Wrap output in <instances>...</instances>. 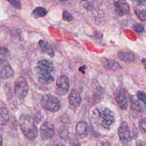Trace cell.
Returning a JSON list of instances; mask_svg holds the SVG:
<instances>
[{
  "label": "cell",
  "mask_w": 146,
  "mask_h": 146,
  "mask_svg": "<svg viewBox=\"0 0 146 146\" xmlns=\"http://www.w3.org/2000/svg\"><path fill=\"white\" fill-rule=\"evenodd\" d=\"M36 68L37 79L40 84L48 85L54 82L55 66L51 61L47 59L40 60L38 62Z\"/></svg>",
  "instance_id": "1"
},
{
  "label": "cell",
  "mask_w": 146,
  "mask_h": 146,
  "mask_svg": "<svg viewBox=\"0 0 146 146\" xmlns=\"http://www.w3.org/2000/svg\"><path fill=\"white\" fill-rule=\"evenodd\" d=\"M19 124L23 134L27 139L34 140L38 137V128L34 119L31 116L22 114L19 119Z\"/></svg>",
  "instance_id": "2"
},
{
  "label": "cell",
  "mask_w": 146,
  "mask_h": 146,
  "mask_svg": "<svg viewBox=\"0 0 146 146\" xmlns=\"http://www.w3.org/2000/svg\"><path fill=\"white\" fill-rule=\"evenodd\" d=\"M93 113L98 123L104 129H109L115 122L114 113L107 107H97L94 110Z\"/></svg>",
  "instance_id": "3"
},
{
  "label": "cell",
  "mask_w": 146,
  "mask_h": 146,
  "mask_svg": "<svg viewBox=\"0 0 146 146\" xmlns=\"http://www.w3.org/2000/svg\"><path fill=\"white\" fill-rule=\"evenodd\" d=\"M41 106L50 112L58 111L60 107V103L58 98L51 94L43 95L40 100Z\"/></svg>",
  "instance_id": "4"
},
{
  "label": "cell",
  "mask_w": 146,
  "mask_h": 146,
  "mask_svg": "<svg viewBox=\"0 0 146 146\" xmlns=\"http://www.w3.org/2000/svg\"><path fill=\"white\" fill-rule=\"evenodd\" d=\"M29 84L27 81L23 77H19L15 83L14 91L17 97L23 100L26 96L29 91Z\"/></svg>",
  "instance_id": "5"
},
{
  "label": "cell",
  "mask_w": 146,
  "mask_h": 146,
  "mask_svg": "<svg viewBox=\"0 0 146 146\" xmlns=\"http://www.w3.org/2000/svg\"><path fill=\"white\" fill-rule=\"evenodd\" d=\"M70 88V83L68 78L66 75L59 76L56 81L55 92L59 96H65L68 92Z\"/></svg>",
  "instance_id": "6"
},
{
  "label": "cell",
  "mask_w": 146,
  "mask_h": 146,
  "mask_svg": "<svg viewBox=\"0 0 146 146\" xmlns=\"http://www.w3.org/2000/svg\"><path fill=\"white\" fill-rule=\"evenodd\" d=\"M39 132L41 139L43 140L46 141L51 139L54 134L53 124L48 121H44L40 127Z\"/></svg>",
  "instance_id": "7"
},
{
  "label": "cell",
  "mask_w": 146,
  "mask_h": 146,
  "mask_svg": "<svg viewBox=\"0 0 146 146\" xmlns=\"http://www.w3.org/2000/svg\"><path fill=\"white\" fill-rule=\"evenodd\" d=\"M118 135L120 141L123 144H127L130 140L131 132L125 121L120 123L118 128Z\"/></svg>",
  "instance_id": "8"
},
{
  "label": "cell",
  "mask_w": 146,
  "mask_h": 146,
  "mask_svg": "<svg viewBox=\"0 0 146 146\" xmlns=\"http://www.w3.org/2000/svg\"><path fill=\"white\" fill-rule=\"evenodd\" d=\"M115 99L120 108L125 110L127 108L128 104L127 92L124 88H121L117 90L115 95Z\"/></svg>",
  "instance_id": "9"
},
{
  "label": "cell",
  "mask_w": 146,
  "mask_h": 146,
  "mask_svg": "<svg viewBox=\"0 0 146 146\" xmlns=\"http://www.w3.org/2000/svg\"><path fill=\"white\" fill-rule=\"evenodd\" d=\"M115 11L116 14L123 17L129 14L130 11V7L128 3L124 0H117L113 3Z\"/></svg>",
  "instance_id": "10"
},
{
  "label": "cell",
  "mask_w": 146,
  "mask_h": 146,
  "mask_svg": "<svg viewBox=\"0 0 146 146\" xmlns=\"http://www.w3.org/2000/svg\"><path fill=\"white\" fill-rule=\"evenodd\" d=\"M14 75V70L7 61L0 62V78L9 79Z\"/></svg>",
  "instance_id": "11"
},
{
  "label": "cell",
  "mask_w": 146,
  "mask_h": 146,
  "mask_svg": "<svg viewBox=\"0 0 146 146\" xmlns=\"http://www.w3.org/2000/svg\"><path fill=\"white\" fill-rule=\"evenodd\" d=\"M89 133V127L86 121L82 120L76 125V133L78 137L83 139L86 137Z\"/></svg>",
  "instance_id": "12"
},
{
  "label": "cell",
  "mask_w": 146,
  "mask_h": 146,
  "mask_svg": "<svg viewBox=\"0 0 146 146\" xmlns=\"http://www.w3.org/2000/svg\"><path fill=\"white\" fill-rule=\"evenodd\" d=\"M68 99L70 104L72 107L76 108L80 105L81 102V98L80 94L77 90L72 89L68 95Z\"/></svg>",
  "instance_id": "13"
},
{
  "label": "cell",
  "mask_w": 146,
  "mask_h": 146,
  "mask_svg": "<svg viewBox=\"0 0 146 146\" xmlns=\"http://www.w3.org/2000/svg\"><path fill=\"white\" fill-rule=\"evenodd\" d=\"M102 62L104 67L108 70L116 71L121 68L120 64L116 60L112 59L104 58Z\"/></svg>",
  "instance_id": "14"
},
{
  "label": "cell",
  "mask_w": 146,
  "mask_h": 146,
  "mask_svg": "<svg viewBox=\"0 0 146 146\" xmlns=\"http://www.w3.org/2000/svg\"><path fill=\"white\" fill-rule=\"evenodd\" d=\"M118 58L125 62H132L135 60V55L133 53L127 51H120L117 52Z\"/></svg>",
  "instance_id": "15"
},
{
  "label": "cell",
  "mask_w": 146,
  "mask_h": 146,
  "mask_svg": "<svg viewBox=\"0 0 146 146\" xmlns=\"http://www.w3.org/2000/svg\"><path fill=\"white\" fill-rule=\"evenodd\" d=\"M9 112L7 108H1L0 109V125H6L9 121Z\"/></svg>",
  "instance_id": "16"
},
{
  "label": "cell",
  "mask_w": 146,
  "mask_h": 146,
  "mask_svg": "<svg viewBox=\"0 0 146 146\" xmlns=\"http://www.w3.org/2000/svg\"><path fill=\"white\" fill-rule=\"evenodd\" d=\"M39 45L43 52L47 54L49 56H51V57H52L54 55L53 49L45 41H44L43 40H40L39 42Z\"/></svg>",
  "instance_id": "17"
},
{
  "label": "cell",
  "mask_w": 146,
  "mask_h": 146,
  "mask_svg": "<svg viewBox=\"0 0 146 146\" xmlns=\"http://www.w3.org/2000/svg\"><path fill=\"white\" fill-rule=\"evenodd\" d=\"M47 14V10L41 6L36 7L31 13V16L34 18L43 17Z\"/></svg>",
  "instance_id": "18"
},
{
  "label": "cell",
  "mask_w": 146,
  "mask_h": 146,
  "mask_svg": "<svg viewBox=\"0 0 146 146\" xmlns=\"http://www.w3.org/2000/svg\"><path fill=\"white\" fill-rule=\"evenodd\" d=\"M10 55V52L6 47L0 46V62L7 61Z\"/></svg>",
  "instance_id": "19"
},
{
  "label": "cell",
  "mask_w": 146,
  "mask_h": 146,
  "mask_svg": "<svg viewBox=\"0 0 146 146\" xmlns=\"http://www.w3.org/2000/svg\"><path fill=\"white\" fill-rule=\"evenodd\" d=\"M131 107L133 110L137 111H141L142 110V107L139 102L134 98L133 96L130 98Z\"/></svg>",
  "instance_id": "20"
},
{
  "label": "cell",
  "mask_w": 146,
  "mask_h": 146,
  "mask_svg": "<svg viewBox=\"0 0 146 146\" xmlns=\"http://www.w3.org/2000/svg\"><path fill=\"white\" fill-rule=\"evenodd\" d=\"M135 13L140 20L142 21H145L146 20V11L145 9L141 10H136Z\"/></svg>",
  "instance_id": "21"
},
{
  "label": "cell",
  "mask_w": 146,
  "mask_h": 146,
  "mask_svg": "<svg viewBox=\"0 0 146 146\" xmlns=\"http://www.w3.org/2000/svg\"><path fill=\"white\" fill-rule=\"evenodd\" d=\"M62 18L64 21L67 22H70L74 19V17H72V15L67 10H64L63 11Z\"/></svg>",
  "instance_id": "22"
},
{
  "label": "cell",
  "mask_w": 146,
  "mask_h": 146,
  "mask_svg": "<svg viewBox=\"0 0 146 146\" xmlns=\"http://www.w3.org/2000/svg\"><path fill=\"white\" fill-rule=\"evenodd\" d=\"M137 97L139 100L141 101L144 104H146V95L145 92L142 91H139L136 94Z\"/></svg>",
  "instance_id": "23"
},
{
  "label": "cell",
  "mask_w": 146,
  "mask_h": 146,
  "mask_svg": "<svg viewBox=\"0 0 146 146\" xmlns=\"http://www.w3.org/2000/svg\"><path fill=\"white\" fill-rule=\"evenodd\" d=\"M7 1L13 7L19 10L21 9V3L20 0H7Z\"/></svg>",
  "instance_id": "24"
},
{
  "label": "cell",
  "mask_w": 146,
  "mask_h": 146,
  "mask_svg": "<svg viewBox=\"0 0 146 146\" xmlns=\"http://www.w3.org/2000/svg\"><path fill=\"white\" fill-rule=\"evenodd\" d=\"M139 126L140 129L143 133H145L146 132V118L145 117H143L140 120L139 124Z\"/></svg>",
  "instance_id": "25"
},
{
  "label": "cell",
  "mask_w": 146,
  "mask_h": 146,
  "mask_svg": "<svg viewBox=\"0 0 146 146\" xmlns=\"http://www.w3.org/2000/svg\"><path fill=\"white\" fill-rule=\"evenodd\" d=\"M133 29L136 31H137L138 33H140L144 30L143 26L142 25H141L140 23H138L134 25Z\"/></svg>",
  "instance_id": "26"
},
{
  "label": "cell",
  "mask_w": 146,
  "mask_h": 146,
  "mask_svg": "<svg viewBox=\"0 0 146 146\" xmlns=\"http://www.w3.org/2000/svg\"><path fill=\"white\" fill-rule=\"evenodd\" d=\"M68 135V131L67 129L63 128L60 132V136L61 138L62 139H65L66 137H67V136Z\"/></svg>",
  "instance_id": "27"
},
{
  "label": "cell",
  "mask_w": 146,
  "mask_h": 146,
  "mask_svg": "<svg viewBox=\"0 0 146 146\" xmlns=\"http://www.w3.org/2000/svg\"><path fill=\"white\" fill-rule=\"evenodd\" d=\"M136 5L138 6H145L146 0H132Z\"/></svg>",
  "instance_id": "28"
},
{
  "label": "cell",
  "mask_w": 146,
  "mask_h": 146,
  "mask_svg": "<svg viewBox=\"0 0 146 146\" xmlns=\"http://www.w3.org/2000/svg\"><path fill=\"white\" fill-rule=\"evenodd\" d=\"M0 146H3V139L1 134H0Z\"/></svg>",
  "instance_id": "29"
},
{
  "label": "cell",
  "mask_w": 146,
  "mask_h": 146,
  "mask_svg": "<svg viewBox=\"0 0 146 146\" xmlns=\"http://www.w3.org/2000/svg\"><path fill=\"white\" fill-rule=\"evenodd\" d=\"M51 146H65L64 145L61 144V143H57V144H53Z\"/></svg>",
  "instance_id": "30"
},
{
  "label": "cell",
  "mask_w": 146,
  "mask_h": 146,
  "mask_svg": "<svg viewBox=\"0 0 146 146\" xmlns=\"http://www.w3.org/2000/svg\"><path fill=\"white\" fill-rule=\"evenodd\" d=\"M60 1H62V2H65V1H67L68 0H59Z\"/></svg>",
  "instance_id": "31"
},
{
  "label": "cell",
  "mask_w": 146,
  "mask_h": 146,
  "mask_svg": "<svg viewBox=\"0 0 146 146\" xmlns=\"http://www.w3.org/2000/svg\"><path fill=\"white\" fill-rule=\"evenodd\" d=\"M81 1H88V0H81Z\"/></svg>",
  "instance_id": "32"
}]
</instances>
